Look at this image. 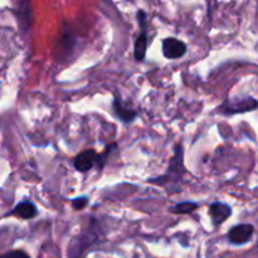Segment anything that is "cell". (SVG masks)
<instances>
[{"label": "cell", "instance_id": "8992f818", "mask_svg": "<svg viewBox=\"0 0 258 258\" xmlns=\"http://www.w3.org/2000/svg\"><path fill=\"white\" fill-rule=\"evenodd\" d=\"M188 50L185 43L183 40L174 37H168L163 40V54L166 59H179L184 57Z\"/></svg>", "mask_w": 258, "mask_h": 258}, {"label": "cell", "instance_id": "52a82bcc", "mask_svg": "<svg viewBox=\"0 0 258 258\" xmlns=\"http://www.w3.org/2000/svg\"><path fill=\"white\" fill-rule=\"evenodd\" d=\"M232 213V207L222 202H213L208 208V216L214 227L222 226L224 222L228 221Z\"/></svg>", "mask_w": 258, "mask_h": 258}, {"label": "cell", "instance_id": "6da1fadb", "mask_svg": "<svg viewBox=\"0 0 258 258\" xmlns=\"http://www.w3.org/2000/svg\"><path fill=\"white\" fill-rule=\"evenodd\" d=\"M188 174V170L184 164V148L183 144L179 143L175 145L173 158L169 161L168 169L163 175H159L156 178L148 179L149 184L161 186L169 194L180 193L181 184L184 183V178Z\"/></svg>", "mask_w": 258, "mask_h": 258}, {"label": "cell", "instance_id": "4fadbf2b", "mask_svg": "<svg viewBox=\"0 0 258 258\" xmlns=\"http://www.w3.org/2000/svg\"><path fill=\"white\" fill-rule=\"evenodd\" d=\"M88 203H90V197L87 196L76 197V198H73L72 201H71V206H72V208L77 212L83 211V209L87 208Z\"/></svg>", "mask_w": 258, "mask_h": 258}, {"label": "cell", "instance_id": "5bb4252c", "mask_svg": "<svg viewBox=\"0 0 258 258\" xmlns=\"http://www.w3.org/2000/svg\"><path fill=\"white\" fill-rule=\"evenodd\" d=\"M0 258H32L23 249H13L4 254H0Z\"/></svg>", "mask_w": 258, "mask_h": 258}, {"label": "cell", "instance_id": "7c38bea8", "mask_svg": "<svg viewBox=\"0 0 258 258\" xmlns=\"http://www.w3.org/2000/svg\"><path fill=\"white\" fill-rule=\"evenodd\" d=\"M116 146H117V144H111V145L106 146V149L102 151V153H98L97 164H96V168H97L98 170H102V169L105 168L106 163L108 161V156H110V154L112 153L113 149H116Z\"/></svg>", "mask_w": 258, "mask_h": 258}, {"label": "cell", "instance_id": "7a4b0ae2", "mask_svg": "<svg viewBox=\"0 0 258 258\" xmlns=\"http://www.w3.org/2000/svg\"><path fill=\"white\" fill-rule=\"evenodd\" d=\"M100 233L98 221L95 217H90V224H88L87 229L81 232L71 241L67 248V258H82L85 252L90 247L97 243V241L100 239Z\"/></svg>", "mask_w": 258, "mask_h": 258}, {"label": "cell", "instance_id": "ba28073f", "mask_svg": "<svg viewBox=\"0 0 258 258\" xmlns=\"http://www.w3.org/2000/svg\"><path fill=\"white\" fill-rule=\"evenodd\" d=\"M97 155L98 153H96V150L87 149V150H83L82 153L76 155L72 164L77 171H80V173H87V171L92 170L96 166V164H97Z\"/></svg>", "mask_w": 258, "mask_h": 258}, {"label": "cell", "instance_id": "9a60e30c", "mask_svg": "<svg viewBox=\"0 0 258 258\" xmlns=\"http://www.w3.org/2000/svg\"><path fill=\"white\" fill-rule=\"evenodd\" d=\"M136 17H138V23L140 25L141 32H148V14L144 10H139Z\"/></svg>", "mask_w": 258, "mask_h": 258}, {"label": "cell", "instance_id": "30bf717a", "mask_svg": "<svg viewBox=\"0 0 258 258\" xmlns=\"http://www.w3.org/2000/svg\"><path fill=\"white\" fill-rule=\"evenodd\" d=\"M148 32H141L138 35L134 44V57L138 62H143L146 57V49H148Z\"/></svg>", "mask_w": 258, "mask_h": 258}, {"label": "cell", "instance_id": "5b68a950", "mask_svg": "<svg viewBox=\"0 0 258 258\" xmlns=\"http://www.w3.org/2000/svg\"><path fill=\"white\" fill-rule=\"evenodd\" d=\"M112 111L115 113L116 117L121 121V122L126 123H133L136 120V117L139 116V112L135 108L130 107V106L125 105L121 100V96L118 93H115L112 100Z\"/></svg>", "mask_w": 258, "mask_h": 258}, {"label": "cell", "instance_id": "9c48e42d", "mask_svg": "<svg viewBox=\"0 0 258 258\" xmlns=\"http://www.w3.org/2000/svg\"><path fill=\"white\" fill-rule=\"evenodd\" d=\"M9 216H15L20 219H24V221H30L38 216V208L29 199H24L13 208Z\"/></svg>", "mask_w": 258, "mask_h": 258}, {"label": "cell", "instance_id": "277c9868", "mask_svg": "<svg viewBox=\"0 0 258 258\" xmlns=\"http://www.w3.org/2000/svg\"><path fill=\"white\" fill-rule=\"evenodd\" d=\"M254 234V227L249 223H241L229 228L227 239L233 246H244L252 239Z\"/></svg>", "mask_w": 258, "mask_h": 258}, {"label": "cell", "instance_id": "8fae6325", "mask_svg": "<svg viewBox=\"0 0 258 258\" xmlns=\"http://www.w3.org/2000/svg\"><path fill=\"white\" fill-rule=\"evenodd\" d=\"M199 208V204L196 203V202H191V201H184L181 203L175 204V206L171 207L169 209V212L173 214H189V213H193L194 211Z\"/></svg>", "mask_w": 258, "mask_h": 258}, {"label": "cell", "instance_id": "3957f363", "mask_svg": "<svg viewBox=\"0 0 258 258\" xmlns=\"http://www.w3.org/2000/svg\"><path fill=\"white\" fill-rule=\"evenodd\" d=\"M258 108V100L252 96H242V97L227 98L217 108V112L223 116L242 115V113L252 112Z\"/></svg>", "mask_w": 258, "mask_h": 258}]
</instances>
